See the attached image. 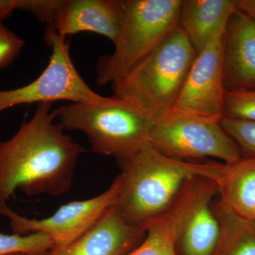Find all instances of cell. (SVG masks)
Wrapping results in <instances>:
<instances>
[{"instance_id": "6da1fadb", "label": "cell", "mask_w": 255, "mask_h": 255, "mask_svg": "<svg viewBox=\"0 0 255 255\" xmlns=\"http://www.w3.org/2000/svg\"><path fill=\"white\" fill-rule=\"evenodd\" d=\"M52 103L38 105L11 138L0 140V210L16 189L28 196L68 192L79 156L85 149L56 123Z\"/></svg>"}, {"instance_id": "7a4b0ae2", "label": "cell", "mask_w": 255, "mask_h": 255, "mask_svg": "<svg viewBox=\"0 0 255 255\" xmlns=\"http://www.w3.org/2000/svg\"><path fill=\"white\" fill-rule=\"evenodd\" d=\"M118 161L122 172L114 208L129 224L145 227L168 209L188 180L206 178L217 183L225 167L173 158L150 144Z\"/></svg>"}, {"instance_id": "3957f363", "label": "cell", "mask_w": 255, "mask_h": 255, "mask_svg": "<svg viewBox=\"0 0 255 255\" xmlns=\"http://www.w3.org/2000/svg\"><path fill=\"white\" fill-rule=\"evenodd\" d=\"M196 56L177 26L127 75L112 84L114 97L157 120L174 110Z\"/></svg>"}, {"instance_id": "277c9868", "label": "cell", "mask_w": 255, "mask_h": 255, "mask_svg": "<svg viewBox=\"0 0 255 255\" xmlns=\"http://www.w3.org/2000/svg\"><path fill=\"white\" fill-rule=\"evenodd\" d=\"M56 111L64 129L80 130L97 153L125 158L150 142L155 119L130 102L115 97L97 104L72 103Z\"/></svg>"}, {"instance_id": "5b68a950", "label": "cell", "mask_w": 255, "mask_h": 255, "mask_svg": "<svg viewBox=\"0 0 255 255\" xmlns=\"http://www.w3.org/2000/svg\"><path fill=\"white\" fill-rule=\"evenodd\" d=\"M182 0H122L123 24L112 54L97 67V84H113L152 53L178 26Z\"/></svg>"}, {"instance_id": "8992f818", "label": "cell", "mask_w": 255, "mask_h": 255, "mask_svg": "<svg viewBox=\"0 0 255 255\" xmlns=\"http://www.w3.org/2000/svg\"><path fill=\"white\" fill-rule=\"evenodd\" d=\"M149 143L161 153L182 160L210 157L231 164L245 156L221 122L177 110L155 120Z\"/></svg>"}, {"instance_id": "52a82bcc", "label": "cell", "mask_w": 255, "mask_h": 255, "mask_svg": "<svg viewBox=\"0 0 255 255\" xmlns=\"http://www.w3.org/2000/svg\"><path fill=\"white\" fill-rule=\"evenodd\" d=\"M45 42L52 49L49 63L43 73L28 85L0 90V113L22 105L70 101L73 103L97 104L106 97L87 85L74 65L66 37L46 28Z\"/></svg>"}, {"instance_id": "ba28073f", "label": "cell", "mask_w": 255, "mask_h": 255, "mask_svg": "<svg viewBox=\"0 0 255 255\" xmlns=\"http://www.w3.org/2000/svg\"><path fill=\"white\" fill-rule=\"evenodd\" d=\"M119 177L105 192L87 200L72 201L60 206L50 217L30 219L20 216L6 206L0 211V216L9 220L14 234L26 236L43 233L49 236L55 246H64L83 236L114 206L118 196Z\"/></svg>"}, {"instance_id": "9c48e42d", "label": "cell", "mask_w": 255, "mask_h": 255, "mask_svg": "<svg viewBox=\"0 0 255 255\" xmlns=\"http://www.w3.org/2000/svg\"><path fill=\"white\" fill-rule=\"evenodd\" d=\"M226 29L218 33L196 56L174 110L199 118L222 120L225 95L223 53Z\"/></svg>"}, {"instance_id": "30bf717a", "label": "cell", "mask_w": 255, "mask_h": 255, "mask_svg": "<svg viewBox=\"0 0 255 255\" xmlns=\"http://www.w3.org/2000/svg\"><path fill=\"white\" fill-rule=\"evenodd\" d=\"M216 189L207 179L188 180L168 209L147 225L141 244L124 255H177L176 246L191 211Z\"/></svg>"}, {"instance_id": "8fae6325", "label": "cell", "mask_w": 255, "mask_h": 255, "mask_svg": "<svg viewBox=\"0 0 255 255\" xmlns=\"http://www.w3.org/2000/svg\"><path fill=\"white\" fill-rule=\"evenodd\" d=\"M124 11L122 0H58L51 22L46 28L60 36L92 32L110 40H118Z\"/></svg>"}, {"instance_id": "7c38bea8", "label": "cell", "mask_w": 255, "mask_h": 255, "mask_svg": "<svg viewBox=\"0 0 255 255\" xmlns=\"http://www.w3.org/2000/svg\"><path fill=\"white\" fill-rule=\"evenodd\" d=\"M146 229L128 223L112 206L78 240L43 255H124L145 238Z\"/></svg>"}, {"instance_id": "4fadbf2b", "label": "cell", "mask_w": 255, "mask_h": 255, "mask_svg": "<svg viewBox=\"0 0 255 255\" xmlns=\"http://www.w3.org/2000/svg\"><path fill=\"white\" fill-rule=\"evenodd\" d=\"M223 79L225 92L255 89V23L239 11L226 26Z\"/></svg>"}, {"instance_id": "5bb4252c", "label": "cell", "mask_w": 255, "mask_h": 255, "mask_svg": "<svg viewBox=\"0 0 255 255\" xmlns=\"http://www.w3.org/2000/svg\"><path fill=\"white\" fill-rule=\"evenodd\" d=\"M237 11L236 0H182L178 26L198 55Z\"/></svg>"}, {"instance_id": "9a60e30c", "label": "cell", "mask_w": 255, "mask_h": 255, "mask_svg": "<svg viewBox=\"0 0 255 255\" xmlns=\"http://www.w3.org/2000/svg\"><path fill=\"white\" fill-rule=\"evenodd\" d=\"M217 185L220 203L235 216L255 224V158L245 155L225 164Z\"/></svg>"}, {"instance_id": "2e32d148", "label": "cell", "mask_w": 255, "mask_h": 255, "mask_svg": "<svg viewBox=\"0 0 255 255\" xmlns=\"http://www.w3.org/2000/svg\"><path fill=\"white\" fill-rule=\"evenodd\" d=\"M215 194L196 205L183 226L179 241L184 255H212L220 235L219 220L211 202Z\"/></svg>"}, {"instance_id": "e0dca14e", "label": "cell", "mask_w": 255, "mask_h": 255, "mask_svg": "<svg viewBox=\"0 0 255 255\" xmlns=\"http://www.w3.org/2000/svg\"><path fill=\"white\" fill-rule=\"evenodd\" d=\"M214 211L220 235L212 255H255V224L235 216L220 201Z\"/></svg>"}, {"instance_id": "ac0fdd59", "label": "cell", "mask_w": 255, "mask_h": 255, "mask_svg": "<svg viewBox=\"0 0 255 255\" xmlns=\"http://www.w3.org/2000/svg\"><path fill=\"white\" fill-rule=\"evenodd\" d=\"M55 246L53 240L43 233L21 235L0 233V255L21 253L43 255Z\"/></svg>"}, {"instance_id": "d6986e66", "label": "cell", "mask_w": 255, "mask_h": 255, "mask_svg": "<svg viewBox=\"0 0 255 255\" xmlns=\"http://www.w3.org/2000/svg\"><path fill=\"white\" fill-rule=\"evenodd\" d=\"M223 118L255 122V89L225 92Z\"/></svg>"}, {"instance_id": "ffe728a7", "label": "cell", "mask_w": 255, "mask_h": 255, "mask_svg": "<svg viewBox=\"0 0 255 255\" xmlns=\"http://www.w3.org/2000/svg\"><path fill=\"white\" fill-rule=\"evenodd\" d=\"M221 124L245 155L255 158V122L223 118Z\"/></svg>"}, {"instance_id": "44dd1931", "label": "cell", "mask_w": 255, "mask_h": 255, "mask_svg": "<svg viewBox=\"0 0 255 255\" xmlns=\"http://www.w3.org/2000/svg\"><path fill=\"white\" fill-rule=\"evenodd\" d=\"M24 41L0 20V70L12 63L21 53Z\"/></svg>"}, {"instance_id": "7402d4cb", "label": "cell", "mask_w": 255, "mask_h": 255, "mask_svg": "<svg viewBox=\"0 0 255 255\" xmlns=\"http://www.w3.org/2000/svg\"><path fill=\"white\" fill-rule=\"evenodd\" d=\"M238 11L246 14L255 23V0H236Z\"/></svg>"}, {"instance_id": "603a6c76", "label": "cell", "mask_w": 255, "mask_h": 255, "mask_svg": "<svg viewBox=\"0 0 255 255\" xmlns=\"http://www.w3.org/2000/svg\"><path fill=\"white\" fill-rule=\"evenodd\" d=\"M18 0H0V20L9 17L14 10L18 9Z\"/></svg>"}, {"instance_id": "cb8c5ba5", "label": "cell", "mask_w": 255, "mask_h": 255, "mask_svg": "<svg viewBox=\"0 0 255 255\" xmlns=\"http://www.w3.org/2000/svg\"><path fill=\"white\" fill-rule=\"evenodd\" d=\"M7 255H25L23 254H21V253H14V254H10Z\"/></svg>"}]
</instances>
